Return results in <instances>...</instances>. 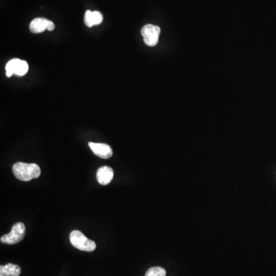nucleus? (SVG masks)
Here are the masks:
<instances>
[{
  "mask_svg": "<svg viewBox=\"0 0 276 276\" xmlns=\"http://www.w3.org/2000/svg\"><path fill=\"white\" fill-rule=\"evenodd\" d=\"M13 173L18 180L22 181H30L38 178L41 175L39 166L35 164H26L18 162L13 167Z\"/></svg>",
  "mask_w": 276,
  "mask_h": 276,
  "instance_id": "f257e3e1",
  "label": "nucleus"
},
{
  "mask_svg": "<svg viewBox=\"0 0 276 276\" xmlns=\"http://www.w3.org/2000/svg\"><path fill=\"white\" fill-rule=\"evenodd\" d=\"M69 240L71 245L79 250L93 252L96 249V243L95 242L87 239L80 231H72L69 236Z\"/></svg>",
  "mask_w": 276,
  "mask_h": 276,
  "instance_id": "f03ea898",
  "label": "nucleus"
},
{
  "mask_svg": "<svg viewBox=\"0 0 276 276\" xmlns=\"http://www.w3.org/2000/svg\"><path fill=\"white\" fill-rule=\"evenodd\" d=\"M26 234V225L22 222H18L13 225L12 230L8 234L4 235L1 237L2 243L13 244L18 243L23 240Z\"/></svg>",
  "mask_w": 276,
  "mask_h": 276,
  "instance_id": "7ed1b4c3",
  "label": "nucleus"
},
{
  "mask_svg": "<svg viewBox=\"0 0 276 276\" xmlns=\"http://www.w3.org/2000/svg\"><path fill=\"white\" fill-rule=\"evenodd\" d=\"M160 34V28L151 24L146 25L141 29V34L144 38V43L151 47H154L158 43Z\"/></svg>",
  "mask_w": 276,
  "mask_h": 276,
  "instance_id": "20e7f679",
  "label": "nucleus"
},
{
  "mask_svg": "<svg viewBox=\"0 0 276 276\" xmlns=\"http://www.w3.org/2000/svg\"><path fill=\"white\" fill-rule=\"evenodd\" d=\"M6 71L7 77H11L13 74L18 76H23L29 71V65L26 61L13 58L6 64Z\"/></svg>",
  "mask_w": 276,
  "mask_h": 276,
  "instance_id": "39448f33",
  "label": "nucleus"
},
{
  "mask_svg": "<svg viewBox=\"0 0 276 276\" xmlns=\"http://www.w3.org/2000/svg\"><path fill=\"white\" fill-rule=\"evenodd\" d=\"M88 146L91 148L94 155L102 159L111 158L113 155V151L108 144H102V143H94L90 142Z\"/></svg>",
  "mask_w": 276,
  "mask_h": 276,
  "instance_id": "423d86ee",
  "label": "nucleus"
},
{
  "mask_svg": "<svg viewBox=\"0 0 276 276\" xmlns=\"http://www.w3.org/2000/svg\"><path fill=\"white\" fill-rule=\"evenodd\" d=\"M96 177L99 184L104 186L107 185L114 178V171L111 167L104 166L97 171Z\"/></svg>",
  "mask_w": 276,
  "mask_h": 276,
  "instance_id": "0eeeda50",
  "label": "nucleus"
},
{
  "mask_svg": "<svg viewBox=\"0 0 276 276\" xmlns=\"http://www.w3.org/2000/svg\"><path fill=\"white\" fill-rule=\"evenodd\" d=\"M103 22V16L98 11L91 12L87 10L85 14V23L87 27L98 26Z\"/></svg>",
  "mask_w": 276,
  "mask_h": 276,
  "instance_id": "6e6552de",
  "label": "nucleus"
},
{
  "mask_svg": "<svg viewBox=\"0 0 276 276\" xmlns=\"http://www.w3.org/2000/svg\"><path fill=\"white\" fill-rule=\"evenodd\" d=\"M49 20L46 18H36L32 21L31 23L29 25V29L30 31L34 34L43 33L46 30L49 25Z\"/></svg>",
  "mask_w": 276,
  "mask_h": 276,
  "instance_id": "1a4fd4ad",
  "label": "nucleus"
},
{
  "mask_svg": "<svg viewBox=\"0 0 276 276\" xmlns=\"http://www.w3.org/2000/svg\"><path fill=\"white\" fill-rule=\"evenodd\" d=\"M21 268L17 265L9 263L0 266V276H19Z\"/></svg>",
  "mask_w": 276,
  "mask_h": 276,
  "instance_id": "9d476101",
  "label": "nucleus"
},
{
  "mask_svg": "<svg viewBox=\"0 0 276 276\" xmlns=\"http://www.w3.org/2000/svg\"><path fill=\"white\" fill-rule=\"evenodd\" d=\"M166 275L167 273H166L165 269L156 266V267H153L148 269L146 273L145 276H166Z\"/></svg>",
  "mask_w": 276,
  "mask_h": 276,
  "instance_id": "9b49d317",
  "label": "nucleus"
},
{
  "mask_svg": "<svg viewBox=\"0 0 276 276\" xmlns=\"http://www.w3.org/2000/svg\"><path fill=\"white\" fill-rule=\"evenodd\" d=\"M55 24L54 22H52V21H49V25H48L47 30L49 31H53L55 29Z\"/></svg>",
  "mask_w": 276,
  "mask_h": 276,
  "instance_id": "f8f14e48",
  "label": "nucleus"
}]
</instances>
